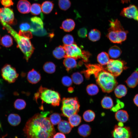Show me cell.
<instances>
[{
    "mask_svg": "<svg viewBox=\"0 0 138 138\" xmlns=\"http://www.w3.org/2000/svg\"><path fill=\"white\" fill-rule=\"evenodd\" d=\"M31 6L30 3L27 0H20L18 3L17 7L19 12L26 14L30 12Z\"/></svg>",
    "mask_w": 138,
    "mask_h": 138,
    "instance_id": "14",
    "label": "cell"
},
{
    "mask_svg": "<svg viewBox=\"0 0 138 138\" xmlns=\"http://www.w3.org/2000/svg\"><path fill=\"white\" fill-rule=\"evenodd\" d=\"M5 137V136H4L3 137H2L0 138H4Z\"/></svg>",
    "mask_w": 138,
    "mask_h": 138,
    "instance_id": "53",
    "label": "cell"
},
{
    "mask_svg": "<svg viewBox=\"0 0 138 138\" xmlns=\"http://www.w3.org/2000/svg\"><path fill=\"white\" fill-rule=\"evenodd\" d=\"M63 64L68 72L70 70L76 67L77 66L76 59L69 57L65 58L63 60Z\"/></svg>",
    "mask_w": 138,
    "mask_h": 138,
    "instance_id": "18",
    "label": "cell"
},
{
    "mask_svg": "<svg viewBox=\"0 0 138 138\" xmlns=\"http://www.w3.org/2000/svg\"><path fill=\"white\" fill-rule=\"evenodd\" d=\"M8 120L10 125L13 126L18 125L21 121V119L18 114L15 113L10 114L8 116Z\"/></svg>",
    "mask_w": 138,
    "mask_h": 138,
    "instance_id": "26",
    "label": "cell"
},
{
    "mask_svg": "<svg viewBox=\"0 0 138 138\" xmlns=\"http://www.w3.org/2000/svg\"><path fill=\"white\" fill-rule=\"evenodd\" d=\"M114 93L116 96L118 98H121L126 94L127 90L124 85L120 84L117 86L114 89Z\"/></svg>",
    "mask_w": 138,
    "mask_h": 138,
    "instance_id": "22",
    "label": "cell"
},
{
    "mask_svg": "<svg viewBox=\"0 0 138 138\" xmlns=\"http://www.w3.org/2000/svg\"><path fill=\"white\" fill-rule=\"evenodd\" d=\"M118 103L116 105V106L112 108V111L115 112L117 111L118 110L121 108L123 107H124V104L122 102H121L119 100H118Z\"/></svg>",
    "mask_w": 138,
    "mask_h": 138,
    "instance_id": "46",
    "label": "cell"
},
{
    "mask_svg": "<svg viewBox=\"0 0 138 138\" xmlns=\"http://www.w3.org/2000/svg\"><path fill=\"white\" fill-rule=\"evenodd\" d=\"M63 46L65 52V57H71L76 60L82 59L84 62L88 61L90 53L88 51L82 50L76 44L74 43L70 45H64Z\"/></svg>",
    "mask_w": 138,
    "mask_h": 138,
    "instance_id": "7",
    "label": "cell"
},
{
    "mask_svg": "<svg viewBox=\"0 0 138 138\" xmlns=\"http://www.w3.org/2000/svg\"><path fill=\"white\" fill-rule=\"evenodd\" d=\"M122 51L118 46L114 45L111 47L109 49L108 54L110 57L113 59L119 57L121 55Z\"/></svg>",
    "mask_w": 138,
    "mask_h": 138,
    "instance_id": "24",
    "label": "cell"
},
{
    "mask_svg": "<svg viewBox=\"0 0 138 138\" xmlns=\"http://www.w3.org/2000/svg\"><path fill=\"white\" fill-rule=\"evenodd\" d=\"M133 101L135 104L138 107V94L135 96L133 99Z\"/></svg>",
    "mask_w": 138,
    "mask_h": 138,
    "instance_id": "49",
    "label": "cell"
},
{
    "mask_svg": "<svg viewBox=\"0 0 138 138\" xmlns=\"http://www.w3.org/2000/svg\"><path fill=\"white\" fill-rule=\"evenodd\" d=\"M0 127H1V125H0Z\"/></svg>",
    "mask_w": 138,
    "mask_h": 138,
    "instance_id": "56",
    "label": "cell"
},
{
    "mask_svg": "<svg viewBox=\"0 0 138 138\" xmlns=\"http://www.w3.org/2000/svg\"><path fill=\"white\" fill-rule=\"evenodd\" d=\"M43 68L45 72L49 74H52L55 71L56 66L53 62H47L44 65Z\"/></svg>",
    "mask_w": 138,
    "mask_h": 138,
    "instance_id": "31",
    "label": "cell"
},
{
    "mask_svg": "<svg viewBox=\"0 0 138 138\" xmlns=\"http://www.w3.org/2000/svg\"><path fill=\"white\" fill-rule=\"evenodd\" d=\"M121 16L129 18H133L138 22V9L135 5H130L123 8L120 13Z\"/></svg>",
    "mask_w": 138,
    "mask_h": 138,
    "instance_id": "12",
    "label": "cell"
},
{
    "mask_svg": "<svg viewBox=\"0 0 138 138\" xmlns=\"http://www.w3.org/2000/svg\"><path fill=\"white\" fill-rule=\"evenodd\" d=\"M118 125L120 127H123V125L122 122H119L118 123Z\"/></svg>",
    "mask_w": 138,
    "mask_h": 138,
    "instance_id": "52",
    "label": "cell"
},
{
    "mask_svg": "<svg viewBox=\"0 0 138 138\" xmlns=\"http://www.w3.org/2000/svg\"><path fill=\"white\" fill-rule=\"evenodd\" d=\"M32 33L34 35L37 36H44L47 34L46 31L44 29L38 31L33 32Z\"/></svg>",
    "mask_w": 138,
    "mask_h": 138,
    "instance_id": "47",
    "label": "cell"
},
{
    "mask_svg": "<svg viewBox=\"0 0 138 138\" xmlns=\"http://www.w3.org/2000/svg\"><path fill=\"white\" fill-rule=\"evenodd\" d=\"M109 21L110 27L108 29L107 37L113 43H121L126 40L128 32L124 30L117 19Z\"/></svg>",
    "mask_w": 138,
    "mask_h": 138,
    "instance_id": "4",
    "label": "cell"
},
{
    "mask_svg": "<svg viewBox=\"0 0 138 138\" xmlns=\"http://www.w3.org/2000/svg\"><path fill=\"white\" fill-rule=\"evenodd\" d=\"M58 5L61 10H66L70 8L71 3L69 0H59Z\"/></svg>",
    "mask_w": 138,
    "mask_h": 138,
    "instance_id": "38",
    "label": "cell"
},
{
    "mask_svg": "<svg viewBox=\"0 0 138 138\" xmlns=\"http://www.w3.org/2000/svg\"><path fill=\"white\" fill-rule=\"evenodd\" d=\"M53 56L58 59L65 57L66 55L63 46L60 45L56 47L53 51Z\"/></svg>",
    "mask_w": 138,
    "mask_h": 138,
    "instance_id": "25",
    "label": "cell"
},
{
    "mask_svg": "<svg viewBox=\"0 0 138 138\" xmlns=\"http://www.w3.org/2000/svg\"><path fill=\"white\" fill-rule=\"evenodd\" d=\"M54 5L53 3L51 1H44L42 3L41 5L42 11L46 14L50 13L53 10Z\"/></svg>",
    "mask_w": 138,
    "mask_h": 138,
    "instance_id": "27",
    "label": "cell"
},
{
    "mask_svg": "<svg viewBox=\"0 0 138 138\" xmlns=\"http://www.w3.org/2000/svg\"><path fill=\"white\" fill-rule=\"evenodd\" d=\"M61 81L64 86L67 87L71 85L73 82L72 78L67 76H64L62 78Z\"/></svg>",
    "mask_w": 138,
    "mask_h": 138,
    "instance_id": "41",
    "label": "cell"
},
{
    "mask_svg": "<svg viewBox=\"0 0 138 138\" xmlns=\"http://www.w3.org/2000/svg\"><path fill=\"white\" fill-rule=\"evenodd\" d=\"M94 75L97 84L104 92H111L117 86L115 76L102 66Z\"/></svg>",
    "mask_w": 138,
    "mask_h": 138,
    "instance_id": "3",
    "label": "cell"
},
{
    "mask_svg": "<svg viewBox=\"0 0 138 138\" xmlns=\"http://www.w3.org/2000/svg\"><path fill=\"white\" fill-rule=\"evenodd\" d=\"M52 138H66L64 134L61 132H58L55 134Z\"/></svg>",
    "mask_w": 138,
    "mask_h": 138,
    "instance_id": "48",
    "label": "cell"
},
{
    "mask_svg": "<svg viewBox=\"0 0 138 138\" xmlns=\"http://www.w3.org/2000/svg\"><path fill=\"white\" fill-rule=\"evenodd\" d=\"M62 41L64 45H70L74 43V39L73 36L69 34L65 35L63 37Z\"/></svg>",
    "mask_w": 138,
    "mask_h": 138,
    "instance_id": "40",
    "label": "cell"
},
{
    "mask_svg": "<svg viewBox=\"0 0 138 138\" xmlns=\"http://www.w3.org/2000/svg\"><path fill=\"white\" fill-rule=\"evenodd\" d=\"M68 118V122L72 127L78 126L81 121V117L77 113L73 114Z\"/></svg>",
    "mask_w": 138,
    "mask_h": 138,
    "instance_id": "28",
    "label": "cell"
},
{
    "mask_svg": "<svg viewBox=\"0 0 138 138\" xmlns=\"http://www.w3.org/2000/svg\"><path fill=\"white\" fill-rule=\"evenodd\" d=\"M49 111L34 114L27 122L23 131L27 138H52L55 131L47 117Z\"/></svg>",
    "mask_w": 138,
    "mask_h": 138,
    "instance_id": "1",
    "label": "cell"
},
{
    "mask_svg": "<svg viewBox=\"0 0 138 138\" xmlns=\"http://www.w3.org/2000/svg\"><path fill=\"white\" fill-rule=\"evenodd\" d=\"M101 33L98 30L94 29L90 30L88 33V37L90 40L95 42L98 41L100 39Z\"/></svg>",
    "mask_w": 138,
    "mask_h": 138,
    "instance_id": "29",
    "label": "cell"
},
{
    "mask_svg": "<svg viewBox=\"0 0 138 138\" xmlns=\"http://www.w3.org/2000/svg\"><path fill=\"white\" fill-rule=\"evenodd\" d=\"M1 44L3 46L9 47L13 43L12 38L9 35H5L3 37L1 40Z\"/></svg>",
    "mask_w": 138,
    "mask_h": 138,
    "instance_id": "32",
    "label": "cell"
},
{
    "mask_svg": "<svg viewBox=\"0 0 138 138\" xmlns=\"http://www.w3.org/2000/svg\"><path fill=\"white\" fill-rule=\"evenodd\" d=\"M102 107L106 109H110L112 108L113 105L112 99L110 97L106 96L102 99L101 102Z\"/></svg>",
    "mask_w": 138,
    "mask_h": 138,
    "instance_id": "30",
    "label": "cell"
},
{
    "mask_svg": "<svg viewBox=\"0 0 138 138\" xmlns=\"http://www.w3.org/2000/svg\"><path fill=\"white\" fill-rule=\"evenodd\" d=\"M1 74L4 80L9 83L15 82L18 74L15 69L9 64H6L2 68Z\"/></svg>",
    "mask_w": 138,
    "mask_h": 138,
    "instance_id": "9",
    "label": "cell"
},
{
    "mask_svg": "<svg viewBox=\"0 0 138 138\" xmlns=\"http://www.w3.org/2000/svg\"><path fill=\"white\" fill-rule=\"evenodd\" d=\"M97 59L99 63L102 66L107 65L110 60L108 54L104 52H102L98 55Z\"/></svg>",
    "mask_w": 138,
    "mask_h": 138,
    "instance_id": "23",
    "label": "cell"
},
{
    "mask_svg": "<svg viewBox=\"0 0 138 138\" xmlns=\"http://www.w3.org/2000/svg\"><path fill=\"white\" fill-rule=\"evenodd\" d=\"M41 76L40 73L33 69L28 73L27 79L30 83L32 84H36L41 80Z\"/></svg>",
    "mask_w": 138,
    "mask_h": 138,
    "instance_id": "15",
    "label": "cell"
},
{
    "mask_svg": "<svg viewBox=\"0 0 138 138\" xmlns=\"http://www.w3.org/2000/svg\"><path fill=\"white\" fill-rule=\"evenodd\" d=\"M0 40H1V36H0Z\"/></svg>",
    "mask_w": 138,
    "mask_h": 138,
    "instance_id": "54",
    "label": "cell"
},
{
    "mask_svg": "<svg viewBox=\"0 0 138 138\" xmlns=\"http://www.w3.org/2000/svg\"><path fill=\"white\" fill-rule=\"evenodd\" d=\"M91 129L90 126L87 124H83L78 128V132L80 136L85 137L88 136L90 134Z\"/></svg>",
    "mask_w": 138,
    "mask_h": 138,
    "instance_id": "20",
    "label": "cell"
},
{
    "mask_svg": "<svg viewBox=\"0 0 138 138\" xmlns=\"http://www.w3.org/2000/svg\"><path fill=\"white\" fill-rule=\"evenodd\" d=\"M74 20L71 19H67L63 21L61 28L64 31L69 32L73 30L75 26Z\"/></svg>",
    "mask_w": 138,
    "mask_h": 138,
    "instance_id": "19",
    "label": "cell"
},
{
    "mask_svg": "<svg viewBox=\"0 0 138 138\" xmlns=\"http://www.w3.org/2000/svg\"><path fill=\"white\" fill-rule=\"evenodd\" d=\"M58 124V130L63 134L69 133L73 128L69 122L66 120H61Z\"/></svg>",
    "mask_w": 138,
    "mask_h": 138,
    "instance_id": "17",
    "label": "cell"
},
{
    "mask_svg": "<svg viewBox=\"0 0 138 138\" xmlns=\"http://www.w3.org/2000/svg\"><path fill=\"white\" fill-rule=\"evenodd\" d=\"M31 24L30 31L33 32H35L43 28V23L41 18L37 16H34L30 19Z\"/></svg>",
    "mask_w": 138,
    "mask_h": 138,
    "instance_id": "13",
    "label": "cell"
},
{
    "mask_svg": "<svg viewBox=\"0 0 138 138\" xmlns=\"http://www.w3.org/2000/svg\"><path fill=\"white\" fill-rule=\"evenodd\" d=\"M121 2L123 4L124 3H128L129 2L130 0H121Z\"/></svg>",
    "mask_w": 138,
    "mask_h": 138,
    "instance_id": "50",
    "label": "cell"
},
{
    "mask_svg": "<svg viewBox=\"0 0 138 138\" xmlns=\"http://www.w3.org/2000/svg\"></svg>",
    "mask_w": 138,
    "mask_h": 138,
    "instance_id": "57",
    "label": "cell"
},
{
    "mask_svg": "<svg viewBox=\"0 0 138 138\" xmlns=\"http://www.w3.org/2000/svg\"><path fill=\"white\" fill-rule=\"evenodd\" d=\"M83 117L84 120L87 122L93 121L95 117V114L94 112L91 110L85 111L84 113Z\"/></svg>",
    "mask_w": 138,
    "mask_h": 138,
    "instance_id": "33",
    "label": "cell"
},
{
    "mask_svg": "<svg viewBox=\"0 0 138 138\" xmlns=\"http://www.w3.org/2000/svg\"><path fill=\"white\" fill-rule=\"evenodd\" d=\"M71 78L74 83L77 85L81 84L83 81L82 75L78 72H75L72 75Z\"/></svg>",
    "mask_w": 138,
    "mask_h": 138,
    "instance_id": "34",
    "label": "cell"
},
{
    "mask_svg": "<svg viewBox=\"0 0 138 138\" xmlns=\"http://www.w3.org/2000/svg\"><path fill=\"white\" fill-rule=\"evenodd\" d=\"M20 30L22 31H30V25L27 22H24L20 24L19 26Z\"/></svg>",
    "mask_w": 138,
    "mask_h": 138,
    "instance_id": "43",
    "label": "cell"
},
{
    "mask_svg": "<svg viewBox=\"0 0 138 138\" xmlns=\"http://www.w3.org/2000/svg\"><path fill=\"white\" fill-rule=\"evenodd\" d=\"M20 35L26 37L29 39L32 37L31 32L30 31H22L20 30L18 33Z\"/></svg>",
    "mask_w": 138,
    "mask_h": 138,
    "instance_id": "44",
    "label": "cell"
},
{
    "mask_svg": "<svg viewBox=\"0 0 138 138\" xmlns=\"http://www.w3.org/2000/svg\"><path fill=\"white\" fill-rule=\"evenodd\" d=\"M86 90L88 95L93 96L97 94L99 90L97 85L94 84H91L87 86Z\"/></svg>",
    "mask_w": 138,
    "mask_h": 138,
    "instance_id": "35",
    "label": "cell"
},
{
    "mask_svg": "<svg viewBox=\"0 0 138 138\" xmlns=\"http://www.w3.org/2000/svg\"><path fill=\"white\" fill-rule=\"evenodd\" d=\"M87 30L85 27H83L80 29L77 32L78 36L82 38H84L87 37Z\"/></svg>",
    "mask_w": 138,
    "mask_h": 138,
    "instance_id": "42",
    "label": "cell"
},
{
    "mask_svg": "<svg viewBox=\"0 0 138 138\" xmlns=\"http://www.w3.org/2000/svg\"><path fill=\"white\" fill-rule=\"evenodd\" d=\"M1 3L5 7H8L13 5L14 4L12 0H1Z\"/></svg>",
    "mask_w": 138,
    "mask_h": 138,
    "instance_id": "45",
    "label": "cell"
},
{
    "mask_svg": "<svg viewBox=\"0 0 138 138\" xmlns=\"http://www.w3.org/2000/svg\"><path fill=\"white\" fill-rule=\"evenodd\" d=\"M30 11L33 15H39L42 12L41 5L37 3L33 4L31 6Z\"/></svg>",
    "mask_w": 138,
    "mask_h": 138,
    "instance_id": "36",
    "label": "cell"
},
{
    "mask_svg": "<svg viewBox=\"0 0 138 138\" xmlns=\"http://www.w3.org/2000/svg\"><path fill=\"white\" fill-rule=\"evenodd\" d=\"M62 101L61 110L63 116L68 118L73 114L77 113L79 111L80 106L76 97L64 98Z\"/></svg>",
    "mask_w": 138,
    "mask_h": 138,
    "instance_id": "6",
    "label": "cell"
},
{
    "mask_svg": "<svg viewBox=\"0 0 138 138\" xmlns=\"http://www.w3.org/2000/svg\"><path fill=\"white\" fill-rule=\"evenodd\" d=\"M0 21L3 27L14 37L18 47L24 54L25 59L28 61L34 50L29 39L19 34L9 24L0 20Z\"/></svg>",
    "mask_w": 138,
    "mask_h": 138,
    "instance_id": "2",
    "label": "cell"
},
{
    "mask_svg": "<svg viewBox=\"0 0 138 138\" xmlns=\"http://www.w3.org/2000/svg\"><path fill=\"white\" fill-rule=\"evenodd\" d=\"M49 120L53 125H56L61 121L60 114L57 113H54L51 115L49 118Z\"/></svg>",
    "mask_w": 138,
    "mask_h": 138,
    "instance_id": "37",
    "label": "cell"
},
{
    "mask_svg": "<svg viewBox=\"0 0 138 138\" xmlns=\"http://www.w3.org/2000/svg\"><path fill=\"white\" fill-rule=\"evenodd\" d=\"M34 98L36 102L40 98L42 103L50 104L53 106H58L61 101L60 96L58 92L42 86L35 94Z\"/></svg>",
    "mask_w": 138,
    "mask_h": 138,
    "instance_id": "5",
    "label": "cell"
},
{
    "mask_svg": "<svg viewBox=\"0 0 138 138\" xmlns=\"http://www.w3.org/2000/svg\"><path fill=\"white\" fill-rule=\"evenodd\" d=\"M112 134L113 138H131V132L128 127H120L116 125Z\"/></svg>",
    "mask_w": 138,
    "mask_h": 138,
    "instance_id": "11",
    "label": "cell"
},
{
    "mask_svg": "<svg viewBox=\"0 0 138 138\" xmlns=\"http://www.w3.org/2000/svg\"><path fill=\"white\" fill-rule=\"evenodd\" d=\"M115 116L118 121L122 123L126 122L129 118V115L127 112L124 110L117 111L115 113Z\"/></svg>",
    "mask_w": 138,
    "mask_h": 138,
    "instance_id": "21",
    "label": "cell"
},
{
    "mask_svg": "<svg viewBox=\"0 0 138 138\" xmlns=\"http://www.w3.org/2000/svg\"><path fill=\"white\" fill-rule=\"evenodd\" d=\"M14 105L16 109L19 110H21L25 107L26 103L24 100L17 99L15 101Z\"/></svg>",
    "mask_w": 138,
    "mask_h": 138,
    "instance_id": "39",
    "label": "cell"
},
{
    "mask_svg": "<svg viewBox=\"0 0 138 138\" xmlns=\"http://www.w3.org/2000/svg\"><path fill=\"white\" fill-rule=\"evenodd\" d=\"M0 20L9 25H15L17 23L13 10L8 7L0 8Z\"/></svg>",
    "mask_w": 138,
    "mask_h": 138,
    "instance_id": "10",
    "label": "cell"
},
{
    "mask_svg": "<svg viewBox=\"0 0 138 138\" xmlns=\"http://www.w3.org/2000/svg\"><path fill=\"white\" fill-rule=\"evenodd\" d=\"M126 64L123 61L111 59L105 68L114 76H117L121 74L123 70L127 68Z\"/></svg>",
    "mask_w": 138,
    "mask_h": 138,
    "instance_id": "8",
    "label": "cell"
},
{
    "mask_svg": "<svg viewBox=\"0 0 138 138\" xmlns=\"http://www.w3.org/2000/svg\"><path fill=\"white\" fill-rule=\"evenodd\" d=\"M125 82L129 87L133 88L135 87L138 82V70L135 71L128 78Z\"/></svg>",
    "mask_w": 138,
    "mask_h": 138,
    "instance_id": "16",
    "label": "cell"
},
{
    "mask_svg": "<svg viewBox=\"0 0 138 138\" xmlns=\"http://www.w3.org/2000/svg\"><path fill=\"white\" fill-rule=\"evenodd\" d=\"M73 89L72 87H70L68 89V91L70 93H72L73 91Z\"/></svg>",
    "mask_w": 138,
    "mask_h": 138,
    "instance_id": "51",
    "label": "cell"
},
{
    "mask_svg": "<svg viewBox=\"0 0 138 138\" xmlns=\"http://www.w3.org/2000/svg\"><path fill=\"white\" fill-rule=\"evenodd\" d=\"M1 0H0V2L1 1Z\"/></svg>",
    "mask_w": 138,
    "mask_h": 138,
    "instance_id": "55",
    "label": "cell"
}]
</instances>
